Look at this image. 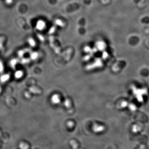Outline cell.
Returning a JSON list of instances; mask_svg holds the SVG:
<instances>
[{"mask_svg":"<svg viewBox=\"0 0 149 149\" xmlns=\"http://www.w3.org/2000/svg\"><path fill=\"white\" fill-rule=\"evenodd\" d=\"M45 23L43 21H39L38 22L37 24V28L39 29H42L45 27Z\"/></svg>","mask_w":149,"mask_h":149,"instance_id":"1","label":"cell"},{"mask_svg":"<svg viewBox=\"0 0 149 149\" xmlns=\"http://www.w3.org/2000/svg\"><path fill=\"white\" fill-rule=\"evenodd\" d=\"M9 78H10V76L8 74H4L0 78V81H1L2 82L4 83L8 80Z\"/></svg>","mask_w":149,"mask_h":149,"instance_id":"2","label":"cell"},{"mask_svg":"<svg viewBox=\"0 0 149 149\" xmlns=\"http://www.w3.org/2000/svg\"><path fill=\"white\" fill-rule=\"evenodd\" d=\"M23 72L21 71H18L15 73V77L17 78H20L23 76Z\"/></svg>","mask_w":149,"mask_h":149,"instance_id":"3","label":"cell"},{"mask_svg":"<svg viewBox=\"0 0 149 149\" xmlns=\"http://www.w3.org/2000/svg\"><path fill=\"white\" fill-rule=\"evenodd\" d=\"M56 24L57 25H58V26H63V23H62V22L60 19H57V20H56Z\"/></svg>","mask_w":149,"mask_h":149,"instance_id":"4","label":"cell"},{"mask_svg":"<svg viewBox=\"0 0 149 149\" xmlns=\"http://www.w3.org/2000/svg\"><path fill=\"white\" fill-rule=\"evenodd\" d=\"M3 64L0 61V72L2 71L3 70Z\"/></svg>","mask_w":149,"mask_h":149,"instance_id":"5","label":"cell"},{"mask_svg":"<svg viewBox=\"0 0 149 149\" xmlns=\"http://www.w3.org/2000/svg\"><path fill=\"white\" fill-rule=\"evenodd\" d=\"M29 43L31 45H34V41L33 40V39H30V40H29Z\"/></svg>","mask_w":149,"mask_h":149,"instance_id":"6","label":"cell"},{"mask_svg":"<svg viewBox=\"0 0 149 149\" xmlns=\"http://www.w3.org/2000/svg\"><path fill=\"white\" fill-rule=\"evenodd\" d=\"M16 63V61L15 60H13L11 62V64L12 66H14L15 63Z\"/></svg>","mask_w":149,"mask_h":149,"instance_id":"7","label":"cell"},{"mask_svg":"<svg viewBox=\"0 0 149 149\" xmlns=\"http://www.w3.org/2000/svg\"><path fill=\"white\" fill-rule=\"evenodd\" d=\"M0 91H1V88H0Z\"/></svg>","mask_w":149,"mask_h":149,"instance_id":"8","label":"cell"}]
</instances>
